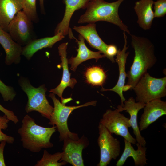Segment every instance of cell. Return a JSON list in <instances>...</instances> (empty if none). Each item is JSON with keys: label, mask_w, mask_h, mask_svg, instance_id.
<instances>
[{"label": "cell", "mask_w": 166, "mask_h": 166, "mask_svg": "<svg viewBox=\"0 0 166 166\" xmlns=\"http://www.w3.org/2000/svg\"><path fill=\"white\" fill-rule=\"evenodd\" d=\"M130 34L131 44L134 49L135 55L130 69L127 73L128 81L125 86L128 90L132 89L141 78L157 61L152 42L146 38Z\"/></svg>", "instance_id": "1"}, {"label": "cell", "mask_w": 166, "mask_h": 166, "mask_svg": "<svg viewBox=\"0 0 166 166\" xmlns=\"http://www.w3.org/2000/svg\"><path fill=\"white\" fill-rule=\"evenodd\" d=\"M57 129L56 126L47 128L38 125L34 119L27 114L23 117L18 132L23 147L32 152L38 153L43 148L53 147L50 140Z\"/></svg>", "instance_id": "2"}, {"label": "cell", "mask_w": 166, "mask_h": 166, "mask_svg": "<svg viewBox=\"0 0 166 166\" xmlns=\"http://www.w3.org/2000/svg\"><path fill=\"white\" fill-rule=\"evenodd\" d=\"M124 0H117L109 2L104 0H91L85 12L80 16L78 23H89L106 21L117 26L123 31L130 34L128 27L122 22L118 14L120 6Z\"/></svg>", "instance_id": "3"}, {"label": "cell", "mask_w": 166, "mask_h": 166, "mask_svg": "<svg viewBox=\"0 0 166 166\" xmlns=\"http://www.w3.org/2000/svg\"><path fill=\"white\" fill-rule=\"evenodd\" d=\"M49 97L52 99L54 107L48 124L56 126L59 133V141H63L67 138L74 140H78L79 138L78 134L71 132L69 129L67 124L69 117L71 113L76 109L89 106H95L97 101H92L78 106H67L57 98L53 93H50Z\"/></svg>", "instance_id": "4"}, {"label": "cell", "mask_w": 166, "mask_h": 166, "mask_svg": "<svg viewBox=\"0 0 166 166\" xmlns=\"http://www.w3.org/2000/svg\"><path fill=\"white\" fill-rule=\"evenodd\" d=\"M19 85L28 97L25 110L29 113L33 111L39 113L41 115L49 119L53 110L46 97L47 89L44 85L37 88L32 86L28 79L22 77L18 80Z\"/></svg>", "instance_id": "5"}, {"label": "cell", "mask_w": 166, "mask_h": 166, "mask_svg": "<svg viewBox=\"0 0 166 166\" xmlns=\"http://www.w3.org/2000/svg\"><path fill=\"white\" fill-rule=\"evenodd\" d=\"M137 102L146 103L166 96V77L156 78L147 72L139 80L132 89Z\"/></svg>", "instance_id": "6"}, {"label": "cell", "mask_w": 166, "mask_h": 166, "mask_svg": "<svg viewBox=\"0 0 166 166\" xmlns=\"http://www.w3.org/2000/svg\"><path fill=\"white\" fill-rule=\"evenodd\" d=\"M117 109L107 110L100 119L101 123L111 134L120 136L131 144L137 141L130 134L128 128L131 127L129 118L121 114Z\"/></svg>", "instance_id": "7"}, {"label": "cell", "mask_w": 166, "mask_h": 166, "mask_svg": "<svg viewBox=\"0 0 166 166\" xmlns=\"http://www.w3.org/2000/svg\"><path fill=\"white\" fill-rule=\"evenodd\" d=\"M8 32L21 46H24L35 39L33 22L23 11L18 12L10 23Z\"/></svg>", "instance_id": "8"}, {"label": "cell", "mask_w": 166, "mask_h": 166, "mask_svg": "<svg viewBox=\"0 0 166 166\" xmlns=\"http://www.w3.org/2000/svg\"><path fill=\"white\" fill-rule=\"evenodd\" d=\"M98 129L97 143L100 149V160L97 166H107L112 159L116 160L119 156L121 152L120 142L100 122Z\"/></svg>", "instance_id": "9"}, {"label": "cell", "mask_w": 166, "mask_h": 166, "mask_svg": "<svg viewBox=\"0 0 166 166\" xmlns=\"http://www.w3.org/2000/svg\"><path fill=\"white\" fill-rule=\"evenodd\" d=\"M63 141V154L59 162L64 161L73 166H84L82 152L89 145L88 139L83 135L77 140L67 138Z\"/></svg>", "instance_id": "10"}, {"label": "cell", "mask_w": 166, "mask_h": 166, "mask_svg": "<svg viewBox=\"0 0 166 166\" xmlns=\"http://www.w3.org/2000/svg\"><path fill=\"white\" fill-rule=\"evenodd\" d=\"M68 45V42L63 43L58 47L59 54L61 62L57 65V67L62 68V76L59 84L55 88L49 91L59 96L61 99V102L65 105L73 99L71 97L66 99L63 97L62 94L64 90L68 87L73 88L77 83V81L75 78H71V74L69 70L66 51Z\"/></svg>", "instance_id": "11"}, {"label": "cell", "mask_w": 166, "mask_h": 166, "mask_svg": "<svg viewBox=\"0 0 166 166\" xmlns=\"http://www.w3.org/2000/svg\"><path fill=\"white\" fill-rule=\"evenodd\" d=\"M139 122L140 130L146 129L161 117L166 114V102L161 99L152 100L146 103Z\"/></svg>", "instance_id": "12"}, {"label": "cell", "mask_w": 166, "mask_h": 166, "mask_svg": "<svg viewBox=\"0 0 166 166\" xmlns=\"http://www.w3.org/2000/svg\"><path fill=\"white\" fill-rule=\"evenodd\" d=\"M124 39V45L121 50L118 49L116 55V58L115 59V61L118 65L119 71V76L117 82L115 85L111 89H105L103 87L101 89L102 91H110L114 92L119 95L121 99V105H124V101L126 99L124 96L123 93V88L125 85V81L127 77V73L125 71V65L127 57L129 52H126L128 48L127 47V37L124 31H123Z\"/></svg>", "instance_id": "13"}, {"label": "cell", "mask_w": 166, "mask_h": 166, "mask_svg": "<svg viewBox=\"0 0 166 166\" xmlns=\"http://www.w3.org/2000/svg\"><path fill=\"white\" fill-rule=\"evenodd\" d=\"M91 0H63L65 4L64 14L61 21L59 23L54 30V35L61 33L64 36L69 35L70 38H73L71 29L69 27L70 22L74 13L80 9L86 8Z\"/></svg>", "instance_id": "14"}, {"label": "cell", "mask_w": 166, "mask_h": 166, "mask_svg": "<svg viewBox=\"0 0 166 166\" xmlns=\"http://www.w3.org/2000/svg\"><path fill=\"white\" fill-rule=\"evenodd\" d=\"M145 103L140 102H135V100L132 97H130L128 100H125L124 105H118L117 109L120 112L125 111L130 116L129 121L131 127H132L133 133L136 137L137 143L143 146H145L146 141L145 138L142 136L137 123V116L139 111L144 108Z\"/></svg>", "instance_id": "15"}, {"label": "cell", "mask_w": 166, "mask_h": 166, "mask_svg": "<svg viewBox=\"0 0 166 166\" xmlns=\"http://www.w3.org/2000/svg\"><path fill=\"white\" fill-rule=\"evenodd\" d=\"M0 44L6 54L5 63L7 65L19 64L22 47L14 41L8 32L0 27Z\"/></svg>", "instance_id": "16"}, {"label": "cell", "mask_w": 166, "mask_h": 166, "mask_svg": "<svg viewBox=\"0 0 166 166\" xmlns=\"http://www.w3.org/2000/svg\"><path fill=\"white\" fill-rule=\"evenodd\" d=\"M74 39L78 44V48L77 49V56L68 60V64L71 65L70 69L72 71H75L79 64L86 60L94 59L97 61L99 59L105 57L100 51L94 52L90 50L85 43V39L81 35L79 34L78 39L75 37Z\"/></svg>", "instance_id": "17"}, {"label": "cell", "mask_w": 166, "mask_h": 166, "mask_svg": "<svg viewBox=\"0 0 166 166\" xmlns=\"http://www.w3.org/2000/svg\"><path fill=\"white\" fill-rule=\"evenodd\" d=\"M73 29L83 36L91 47L101 52L106 57L108 45L99 36L95 23H89L84 26H73Z\"/></svg>", "instance_id": "18"}, {"label": "cell", "mask_w": 166, "mask_h": 166, "mask_svg": "<svg viewBox=\"0 0 166 166\" xmlns=\"http://www.w3.org/2000/svg\"><path fill=\"white\" fill-rule=\"evenodd\" d=\"M153 0H139L136 2L134 9L138 18L139 26L145 30L150 29L155 18L153 10Z\"/></svg>", "instance_id": "19"}, {"label": "cell", "mask_w": 166, "mask_h": 166, "mask_svg": "<svg viewBox=\"0 0 166 166\" xmlns=\"http://www.w3.org/2000/svg\"><path fill=\"white\" fill-rule=\"evenodd\" d=\"M23 0H0V27L8 32L9 25L22 9Z\"/></svg>", "instance_id": "20"}, {"label": "cell", "mask_w": 166, "mask_h": 166, "mask_svg": "<svg viewBox=\"0 0 166 166\" xmlns=\"http://www.w3.org/2000/svg\"><path fill=\"white\" fill-rule=\"evenodd\" d=\"M124 148L120 158L117 161L116 166H123L127 159L131 157L133 159L136 166H144L146 164L147 159L146 158L147 148L136 143L137 147L135 150L132 146L131 143L124 139Z\"/></svg>", "instance_id": "21"}, {"label": "cell", "mask_w": 166, "mask_h": 166, "mask_svg": "<svg viewBox=\"0 0 166 166\" xmlns=\"http://www.w3.org/2000/svg\"><path fill=\"white\" fill-rule=\"evenodd\" d=\"M65 36L59 33L53 37L34 39L22 47V55L30 60L37 52L44 48H51L57 42L64 38Z\"/></svg>", "instance_id": "22"}, {"label": "cell", "mask_w": 166, "mask_h": 166, "mask_svg": "<svg viewBox=\"0 0 166 166\" xmlns=\"http://www.w3.org/2000/svg\"><path fill=\"white\" fill-rule=\"evenodd\" d=\"M85 74L87 82L93 86L102 87L107 77L105 72L99 66H93L88 68Z\"/></svg>", "instance_id": "23"}, {"label": "cell", "mask_w": 166, "mask_h": 166, "mask_svg": "<svg viewBox=\"0 0 166 166\" xmlns=\"http://www.w3.org/2000/svg\"><path fill=\"white\" fill-rule=\"evenodd\" d=\"M62 152H57L50 154L45 150L42 158L38 161L35 166H62L67 163L65 161L59 162L61 159Z\"/></svg>", "instance_id": "24"}, {"label": "cell", "mask_w": 166, "mask_h": 166, "mask_svg": "<svg viewBox=\"0 0 166 166\" xmlns=\"http://www.w3.org/2000/svg\"><path fill=\"white\" fill-rule=\"evenodd\" d=\"M22 10L24 12L33 22L37 23L38 22L36 0H23Z\"/></svg>", "instance_id": "25"}, {"label": "cell", "mask_w": 166, "mask_h": 166, "mask_svg": "<svg viewBox=\"0 0 166 166\" xmlns=\"http://www.w3.org/2000/svg\"><path fill=\"white\" fill-rule=\"evenodd\" d=\"M10 120L4 114L3 116H0V142L5 141L9 144H13L14 141V138L4 133L2 131V129H6L8 127V123Z\"/></svg>", "instance_id": "26"}, {"label": "cell", "mask_w": 166, "mask_h": 166, "mask_svg": "<svg viewBox=\"0 0 166 166\" xmlns=\"http://www.w3.org/2000/svg\"><path fill=\"white\" fill-rule=\"evenodd\" d=\"M0 93L4 101H12L16 95L13 87L6 85L0 80Z\"/></svg>", "instance_id": "27"}, {"label": "cell", "mask_w": 166, "mask_h": 166, "mask_svg": "<svg viewBox=\"0 0 166 166\" xmlns=\"http://www.w3.org/2000/svg\"><path fill=\"white\" fill-rule=\"evenodd\" d=\"M154 13L155 18L164 17L166 14V0H157L154 1Z\"/></svg>", "instance_id": "28"}, {"label": "cell", "mask_w": 166, "mask_h": 166, "mask_svg": "<svg viewBox=\"0 0 166 166\" xmlns=\"http://www.w3.org/2000/svg\"><path fill=\"white\" fill-rule=\"evenodd\" d=\"M118 50V49L115 45H108L106 50V57L109 59L112 63H114L115 61L114 57L117 55Z\"/></svg>", "instance_id": "29"}, {"label": "cell", "mask_w": 166, "mask_h": 166, "mask_svg": "<svg viewBox=\"0 0 166 166\" xmlns=\"http://www.w3.org/2000/svg\"><path fill=\"white\" fill-rule=\"evenodd\" d=\"M0 111L4 113L10 121H12L15 124H16L19 121L17 117L15 115L13 111L6 109L0 104Z\"/></svg>", "instance_id": "30"}, {"label": "cell", "mask_w": 166, "mask_h": 166, "mask_svg": "<svg viewBox=\"0 0 166 166\" xmlns=\"http://www.w3.org/2000/svg\"><path fill=\"white\" fill-rule=\"evenodd\" d=\"M6 142L3 140L1 142L0 144V166H5L3 152L4 148Z\"/></svg>", "instance_id": "31"}, {"label": "cell", "mask_w": 166, "mask_h": 166, "mask_svg": "<svg viewBox=\"0 0 166 166\" xmlns=\"http://www.w3.org/2000/svg\"><path fill=\"white\" fill-rule=\"evenodd\" d=\"M39 2V4L41 8V11L43 14H45L44 6V0H38Z\"/></svg>", "instance_id": "32"}]
</instances>
